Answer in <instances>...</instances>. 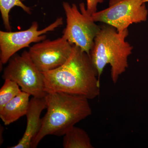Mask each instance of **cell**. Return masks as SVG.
Instances as JSON below:
<instances>
[{
    "mask_svg": "<svg viewBox=\"0 0 148 148\" xmlns=\"http://www.w3.org/2000/svg\"><path fill=\"white\" fill-rule=\"evenodd\" d=\"M43 73L47 93L65 92L88 100L100 94L98 72L90 55L74 45L71 54L63 65Z\"/></svg>",
    "mask_w": 148,
    "mask_h": 148,
    "instance_id": "cell-1",
    "label": "cell"
},
{
    "mask_svg": "<svg viewBox=\"0 0 148 148\" xmlns=\"http://www.w3.org/2000/svg\"><path fill=\"white\" fill-rule=\"evenodd\" d=\"M45 98L47 111L42 119L39 132L32 141V148H36L47 135L64 136L92 114L88 99L83 96L56 92L47 93Z\"/></svg>",
    "mask_w": 148,
    "mask_h": 148,
    "instance_id": "cell-2",
    "label": "cell"
},
{
    "mask_svg": "<svg viewBox=\"0 0 148 148\" xmlns=\"http://www.w3.org/2000/svg\"><path fill=\"white\" fill-rule=\"evenodd\" d=\"M128 35V29L119 33L110 25L104 24L101 26L90 51V57L98 72L99 79L108 64L111 66V79L114 84L126 71L128 66V56L133 49L125 40Z\"/></svg>",
    "mask_w": 148,
    "mask_h": 148,
    "instance_id": "cell-3",
    "label": "cell"
},
{
    "mask_svg": "<svg viewBox=\"0 0 148 148\" xmlns=\"http://www.w3.org/2000/svg\"><path fill=\"white\" fill-rule=\"evenodd\" d=\"M63 6L67 22L63 36L70 43L79 47L90 55L101 26L95 24L91 15L88 13L84 3H80V11L75 4L71 6L64 2Z\"/></svg>",
    "mask_w": 148,
    "mask_h": 148,
    "instance_id": "cell-4",
    "label": "cell"
},
{
    "mask_svg": "<svg viewBox=\"0 0 148 148\" xmlns=\"http://www.w3.org/2000/svg\"><path fill=\"white\" fill-rule=\"evenodd\" d=\"M2 77L4 80L15 82L22 91L33 97L45 98L47 94L43 73L34 64L28 51H24L21 55L12 57Z\"/></svg>",
    "mask_w": 148,
    "mask_h": 148,
    "instance_id": "cell-5",
    "label": "cell"
},
{
    "mask_svg": "<svg viewBox=\"0 0 148 148\" xmlns=\"http://www.w3.org/2000/svg\"><path fill=\"white\" fill-rule=\"evenodd\" d=\"M144 0H110L106 9L91 15L93 21L114 27L119 33L133 23L146 21L148 11Z\"/></svg>",
    "mask_w": 148,
    "mask_h": 148,
    "instance_id": "cell-6",
    "label": "cell"
},
{
    "mask_svg": "<svg viewBox=\"0 0 148 148\" xmlns=\"http://www.w3.org/2000/svg\"><path fill=\"white\" fill-rule=\"evenodd\" d=\"M63 24L62 17H59L49 26L38 30V24L34 21L29 29L19 32L0 31L1 64H6L12 57L22 49L29 47L32 43L39 42L46 39L44 34L54 31Z\"/></svg>",
    "mask_w": 148,
    "mask_h": 148,
    "instance_id": "cell-7",
    "label": "cell"
},
{
    "mask_svg": "<svg viewBox=\"0 0 148 148\" xmlns=\"http://www.w3.org/2000/svg\"><path fill=\"white\" fill-rule=\"evenodd\" d=\"M73 47V45L62 36L53 40H45L38 42L28 52L34 64L43 73L63 65L71 54Z\"/></svg>",
    "mask_w": 148,
    "mask_h": 148,
    "instance_id": "cell-8",
    "label": "cell"
},
{
    "mask_svg": "<svg viewBox=\"0 0 148 148\" xmlns=\"http://www.w3.org/2000/svg\"><path fill=\"white\" fill-rule=\"evenodd\" d=\"M46 108L45 97L38 98L33 97L30 100L29 108L26 114L27 125L25 132L16 145L9 148H32V141L39 132L41 126V114Z\"/></svg>",
    "mask_w": 148,
    "mask_h": 148,
    "instance_id": "cell-9",
    "label": "cell"
},
{
    "mask_svg": "<svg viewBox=\"0 0 148 148\" xmlns=\"http://www.w3.org/2000/svg\"><path fill=\"white\" fill-rule=\"evenodd\" d=\"M30 96L27 92L22 91L0 110V118L5 125H8L26 115Z\"/></svg>",
    "mask_w": 148,
    "mask_h": 148,
    "instance_id": "cell-10",
    "label": "cell"
},
{
    "mask_svg": "<svg viewBox=\"0 0 148 148\" xmlns=\"http://www.w3.org/2000/svg\"><path fill=\"white\" fill-rule=\"evenodd\" d=\"M64 148H93L88 134L83 129L74 126L64 135Z\"/></svg>",
    "mask_w": 148,
    "mask_h": 148,
    "instance_id": "cell-11",
    "label": "cell"
},
{
    "mask_svg": "<svg viewBox=\"0 0 148 148\" xmlns=\"http://www.w3.org/2000/svg\"><path fill=\"white\" fill-rule=\"evenodd\" d=\"M15 6L19 7L29 14H32V9L23 3L21 0H0V11L5 28L8 32L11 31L9 21V13Z\"/></svg>",
    "mask_w": 148,
    "mask_h": 148,
    "instance_id": "cell-12",
    "label": "cell"
},
{
    "mask_svg": "<svg viewBox=\"0 0 148 148\" xmlns=\"http://www.w3.org/2000/svg\"><path fill=\"white\" fill-rule=\"evenodd\" d=\"M19 87L15 82L9 79H5L4 83L0 89V110L22 92Z\"/></svg>",
    "mask_w": 148,
    "mask_h": 148,
    "instance_id": "cell-13",
    "label": "cell"
},
{
    "mask_svg": "<svg viewBox=\"0 0 148 148\" xmlns=\"http://www.w3.org/2000/svg\"><path fill=\"white\" fill-rule=\"evenodd\" d=\"M103 1L104 0H86V10L88 13L91 16L93 14L96 12L97 11V5L98 4L102 3Z\"/></svg>",
    "mask_w": 148,
    "mask_h": 148,
    "instance_id": "cell-14",
    "label": "cell"
},
{
    "mask_svg": "<svg viewBox=\"0 0 148 148\" xmlns=\"http://www.w3.org/2000/svg\"><path fill=\"white\" fill-rule=\"evenodd\" d=\"M143 2H144V3L148 2V0H144Z\"/></svg>",
    "mask_w": 148,
    "mask_h": 148,
    "instance_id": "cell-15",
    "label": "cell"
},
{
    "mask_svg": "<svg viewBox=\"0 0 148 148\" xmlns=\"http://www.w3.org/2000/svg\"><path fill=\"white\" fill-rule=\"evenodd\" d=\"M21 1H24L25 0H21Z\"/></svg>",
    "mask_w": 148,
    "mask_h": 148,
    "instance_id": "cell-16",
    "label": "cell"
}]
</instances>
